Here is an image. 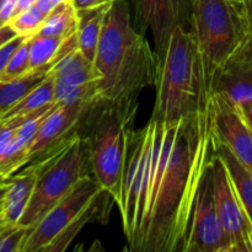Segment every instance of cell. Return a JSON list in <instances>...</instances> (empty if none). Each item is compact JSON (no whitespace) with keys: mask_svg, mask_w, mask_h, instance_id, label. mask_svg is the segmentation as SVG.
<instances>
[{"mask_svg":"<svg viewBox=\"0 0 252 252\" xmlns=\"http://www.w3.org/2000/svg\"><path fill=\"white\" fill-rule=\"evenodd\" d=\"M154 123L147 213L137 251L182 252L202 179L216 153L209 107L175 122Z\"/></svg>","mask_w":252,"mask_h":252,"instance_id":"6da1fadb","label":"cell"},{"mask_svg":"<svg viewBox=\"0 0 252 252\" xmlns=\"http://www.w3.org/2000/svg\"><path fill=\"white\" fill-rule=\"evenodd\" d=\"M94 66L98 100L138 98L157 83L160 59L149 39L132 24L126 0H115L106 11Z\"/></svg>","mask_w":252,"mask_h":252,"instance_id":"7a4b0ae2","label":"cell"},{"mask_svg":"<svg viewBox=\"0 0 252 252\" xmlns=\"http://www.w3.org/2000/svg\"><path fill=\"white\" fill-rule=\"evenodd\" d=\"M138 106V98H97L89 106L78 125V133L88 150L93 177L118 207L122 202L128 145Z\"/></svg>","mask_w":252,"mask_h":252,"instance_id":"3957f363","label":"cell"},{"mask_svg":"<svg viewBox=\"0 0 252 252\" xmlns=\"http://www.w3.org/2000/svg\"><path fill=\"white\" fill-rule=\"evenodd\" d=\"M154 86L157 96L150 118L157 122L171 123L208 110L211 95L203 64L187 27L171 32Z\"/></svg>","mask_w":252,"mask_h":252,"instance_id":"277c9868","label":"cell"},{"mask_svg":"<svg viewBox=\"0 0 252 252\" xmlns=\"http://www.w3.org/2000/svg\"><path fill=\"white\" fill-rule=\"evenodd\" d=\"M189 31L203 64L211 95L218 71L246 46V26L241 1L191 0Z\"/></svg>","mask_w":252,"mask_h":252,"instance_id":"5b68a950","label":"cell"},{"mask_svg":"<svg viewBox=\"0 0 252 252\" xmlns=\"http://www.w3.org/2000/svg\"><path fill=\"white\" fill-rule=\"evenodd\" d=\"M41 165L33 192L17 223V225L27 229L36 225L81 177L90 175L88 150L79 133L70 144L53 157L41 161Z\"/></svg>","mask_w":252,"mask_h":252,"instance_id":"8992f818","label":"cell"},{"mask_svg":"<svg viewBox=\"0 0 252 252\" xmlns=\"http://www.w3.org/2000/svg\"><path fill=\"white\" fill-rule=\"evenodd\" d=\"M154 125V121L150 118L145 127L138 132L133 130L128 145L122 202L118 208L127 243L133 251H137L139 246L140 234L147 213Z\"/></svg>","mask_w":252,"mask_h":252,"instance_id":"52a82bcc","label":"cell"},{"mask_svg":"<svg viewBox=\"0 0 252 252\" xmlns=\"http://www.w3.org/2000/svg\"><path fill=\"white\" fill-rule=\"evenodd\" d=\"M102 191L91 175L81 177L75 186L39 219L36 225L29 228L20 252L43 251Z\"/></svg>","mask_w":252,"mask_h":252,"instance_id":"ba28073f","label":"cell"},{"mask_svg":"<svg viewBox=\"0 0 252 252\" xmlns=\"http://www.w3.org/2000/svg\"><path fill=\"white\" fill-rule=\"evenodd\" d=\"M213 197L219 221L231 245V252H252V225L239 202L228 171L214 153L212 160Z\"/></svg>","mask_w":252,"mask_h":252,"instance_id":"9c48e42d","label":"cell"},{"mask_svg":"<svg viewBox=\"0 0 252 252\" xmlns=\"http://www.w3.org/2000/svg\"><path fill=\"white\" fill-rule=\"evenodd\" d=\"M182 252H231L213 197L212 162L202 179Z\"/></svg>","mask_w":252,"mask_h":252,"instance_id":"30bf717a","label":"cell"},{"mask_svg":"<svg viewBox=\"0 0 252 252\" xmlns=\"http://www.w3.org/2000/svg\"><path fill=\"white\" fill-rule=\"evenodd\" d=\"M134 5L135 29L144 36L150 33L161 61L171 32L179 26L189 29L191 0H134Z\"/></svg>","mask_w":252,"mask_h":252,"instance_id":"8fae6325","label":"cell"},{"mask_svg":"<svg viewBox=\"0 0 252 252\" xmlns=\"http://www.w3.org/2000/svg\"><path fill=\"white\" fill-rule=\"evenodd\" d=\"M212 133L217 144H223L252 172V133L238 108L220 94L209 100Z\"/></svg>","mask_w":252,"mask_h":252,"instance_id":"7c38bea8","label":"cell"},{"mask_svg":"<svg viewBox=\"0 0 252 252\" xmlns=\"http://www.w3.org/2000/svg\"><path fill=\"white\" fill-rule=\"evenodd\" d=\"M220 94L238 110L252 108V57L241 51L214 78L212 94Z\"/></svg>","mask_w":252,"mask_h":252,"instance_id":"4fadbf2b","label":"cell"},{"mask_svg":"<svg viewBox=\"0 0 252 252\" xmlns=\"http://www.w3.org/2000/svg\"><path fill=\"white\" fill-rule=\"evenodd\" d=\"M41 166V162L29 165L21 169L20 174H15L6 179L7 184L1 213L7 224L16 225L21 219L33 192Z\"/></svg>","mask_w":252,"mask_h":252,"instance_id":"5bb4252c","label":"cell"},{"mask_svg":"<svg viewBox=\"0 0 252 252\" xmlns=\"http://www.w3.org/2000/svg\"><path fill=\"white\" fill-rule=\"evenodd\" d=\"M216 154L223 161L239 202L252 225V172L236 159L225 145L216 143Z\"/></svg>","mask_w":252,"mask_h":252,"instance_id":"9a60e30c","label":"cell"},{"mask_svg":"<svg viewBox=\"0 0 252 252\" xmlns=\"http://www.w3.org/2000/svg\"><path fill=\"white\" fill-rule=\"evenodd\" d=\"M110 6L95 7L78 11V29H76V44L80 53L93 62L100 41L105 14Z\"/></svg>","mask_w":252,"mask_h":252,"instance_id":"2e32d148","label":"cell"},{"mask_svg":"<svg viewBox=\"0 0 252 252\" xmlns=\"http://www.w3.org/2000/svg\"><path fill=\"white\" fill-rule=\"evenodd\" d=\"M57 61H54L53 63L46 64L43 66H39V68L32 69L24 75L12 79V80L0 81V112L2 113L9 110L17 101L26 96L32 89L36 88L48 75Z\"/></svg>","mask_w":252,"mask_h":252,"instance_id":"e0dca14e","label":"cell"},{"mask_svg":"<svg viewBox=\"0 0 252 252\" xmlns=\"http://www.w3.org/2000/svg\"><path fill=\"white\" fill-rule=\"evenodd\" d=\"M49 73L54 78L71 84H86L98 80L94 63L85 58L78 48L61 57Z\"/></svg>","mask_w":252,"mask_h":252,"instance_id":"ac0fdd59","label":"cell"},{"mask_svg":"<svg viewBox=\"0 0 252 252\" xmlns=\"http://www.w3.org/2000/svg\"><path fill=\"white\" fill-rule=\"evenodd\" d=\"M53 84V75L48 73V75L36 88L32 89L26 96H24L20 101H17L9 110L2 112L1 116H0V121H6L9 118L16 117V116L29 115V113L36 112V111L56 102Z\"/></svg>","mask_w":252,"mask_h":252,"instance_id":"d6986e66","label":"cell"},{"mask_svg":"<svg viewBox=\"0 0 252 252\" xmlns=\"http://www.w3.org/2000/svg\"><path fill=\"white\" fill-rule=\"evenodd\" d=\"M78 29V11L71 1H64L56 5L47 14L38 33L56 36L66 39L76 33Z\"/></svg>","mask_w":252,"mask_h":252,"instance_id":"ffe728a7","label":"cell"},{"mask_svg":"<svg viewBox=\"0 0 252 252\" xmlns=\"http://www.w3.org/2000/svg\"><path fill=\"white\" fill-rule=\"evenodd\" d=\"M103 191L98 194L97 197L93 199L85 208L83 209L80 214L62 231L61 234L56 236L52 240V243L44 249V252H62L65 250L69 244L75 239V236L80 233L86 224L90 223L91 220L97 218L101 213H105V207L101 203V197H102Z\"/></svg>","mask_w":252,"mask_h":252,"instance_id":"44dd1931","label":"cell"},{"mask_svg":"<svg viewBox=\"0 0 252 252\" xmlns=\"http://www.w3.org/2000/svg\"><path fill=\"white\" fill-rule=\"evenodd\" d=\"M54 78V76H53ZM54 100L58 105L71 106L89 103L97 100V81L86 84H71L54 78Z\"/></svg>","mask_w":252,"mask_h":252,"instance_id":"7402d4cb","label":"cell"},{"mask_svg":"<svg viewBox=\"0 0 252 252\" xmlns=\"http://www.w3.org/2000/svg\"><path fill=\"white\" fill-rule=\"evenodd\" d=\"M46 16L47 15L43 14L36 5H32L27 10L15 15L7 25L11 27L12 31L17 36L27 38V37H32L38 33Z\"/></svg>","mask_w":252,"mask_h":252,"instance_id":"603a6c76","label":"cell"},{"mask_svg":"<svg viewBox=\"0 0 252 252\" xmlns=\"http://www.w3.org/2000/svg\"><path fill=\"white\" fill-rule=\"evenodd\" d=\"M30 71V37L25 38L10 57L4 71L0 75V81L12 80Z\"/></svg>","mask_w":252,"mask_h":252,"instance_id":"cb8c5ba5","label":"cell"},{"mask_svg":"<svg viewBox=\"0 0 252 252\" xmlns=\"http://www.w3.org/2000/svg\"><path fill=\"white\" fill-rule=\"evenodd\" d=\"M29 229L21 225H11L7 224L6 226L0 230V252H20L22 243Z\"/></svg>","mask_w":252,"mask_h":252,"instance_id":"d4e9b609","label":"cell"},{"mask_svg":"<svg viewBox=\"0 0 252 252\" xmlns=\"http://www.w3.org/2000/svg\"><path fill=\"white\" fill-rule=\"evenodd\" d=\"M241 5L246 26V46L243 52L252 57V0H243Z\"/></svg>","mask_w":252,"mask_h":252,"instance_id":"484cf974","label":"cell"},{"mask_svg":"<svg viewBox=\"0 0 252 252\" xmlns=\"http://www.w3.org/2000/svg\"><path fill=\"white\" fill-rule=\"evenodd\" d=\"M25 38H26V37L16 36V37H14L12 39H10L7 43H5L4 46L0 47V75H1V73L4 71L7 62H9L10 57L12 56V53L15 52V49H16L17 47L21 44V42L24 41Z\"/></svg>","mask_w":252,"mask_h":252,"instance_id":"4316f807","label":"cell"},{"mask_svg":"<svg viewBox=\"0 0 252 252\" xmlns=\"http://www.w3.org/2000/svg\"><path fill=\"white\" fill-rule=\"evenodd\" d=\"M15 16V0H4L0 6V29L6 26Z\"/></svg>","mask_w":252,"mask_h":252,"instance_id":"83f0119b","label":"cell"},{"mask_svg":"<svg viewBox=\"0 0 252 252\" xmlns=\"http://www.w3.org/2000/svg\"><path fill=\"white\" fill-rule=\"evenodd\" d=\"M115 0H71L76 10L95 9L101 6H110Z\"/></svg>","mask_w":252,"mask_h":252,"instance_id":"f1b7e54d","label":"cell"},{"mask_svg":"<svg viewBox=\"0 0 252 252\" xmlns=\"http://www.w3.org/2000/svg\"><path fill=\"white\" fill-rule=\"evenodd\" d=\"M16 36L17 34L12 31V29L9 26V25L1 27V29H0V47L4 46V44L7 43L10 39H12Z\"/></svg>","mask_w":252,"mask_h":252,"instance_id":"f546056e","label":"cell"},{"mask_svg":"<svg viewBox=\"0 0 252 252\" xmlns=\"http://www.w3.org/2000/svg\"><path fill=\"white\" fill-rule=\"evenodd\" d=\"M36 1L37 0H15V15L31 7L32 5L36 4Z\"/></svg>","mask_w":252,"mask_h":252,"instance_id":"4dcf8cb0","label":"cell"},{"mask_svg":"<svg viewBox=\"0 0 252 252\" xmlns=\"http://www.w3.org/2000/svg\"><path fill=\"white\" fill-rule=\"evenodd\" d=\"M239 112L241 113L244 121H245L246 125H248V127L250 128L252 133V108H248V110H239Z\"/></svg>","mask_w":252,"mask_h":252,"instance_id":"1f68e13d","label":"cell"},{"mask_svg":"<svg viewBox=\"0 0 252 252\" xmlns=\"http://www.w3.org/2000/svg\"><path fill=\"white\" fill-rule=\"evenodd\" d=\"M6 180L4 182H0V213L2 212V204H4V194L6 189Z\"/></svg>","mask_w":252,"mask_h":252,"instance_id":"d6a6232c","label":"cell"},{"mask_svg":"<svg viewBox=\"0 0 252 252\" xmlns=\"http://www.w3.org/2000/svg\"><path fill=\"white\" fill-rule=\"evenodd\" d=\"M49 1L52 2V5H53V6H56V5L61 4V2H64V1H71V0H49Z\"/></svg>","mask_w":252,"mask_h":252,"instance_id":"836d02e7","label":"cell"},{"mask_svg":"<svg viewBox=\"0 0 252 252\" xmlns=\"http://www.w3.org/2000/svg\"><path fill=\"white\" fill-rule=\"evenodd\" d=\"M2 1H4V0H0V6H1V4H2Z\"/></svg>","mask_w":252,"mask_h":252,"instance_id":"e575fe53","label":"cell"},{"mask_svg":"<svg viewBox=\"0 0 252 252\" xmlns=\"http://www.w3.org/2000/svg\"><path fill=\"white\" fill-rule=\"evenodd\" d=\"M1 181H5V180H2V179H0V182H1Z\"/></svg>","mask_w":252,"mask_h":252,"instance_id":"d590c367","label":"cell"},{"mask_svg":"<svg viewBox=\"0 0 252 252\" xmlns=\"http://www.w3.org/2000/svg\"><path fill=\"white\" fill-rule=\"evenodd\" d=\"M235 1H243V0H235Z\"/></svg>","mask_w":252,"mask_h":252,"instance_id":"8d00e7d4","label":"cell"},{"mask_svg":"<svg viewBox=\"0 0 252 252\" xmlns=\"http://www.w3.org/2000/svg\"><path fill=\"white\" fill-rule=\"evenodd\" d=\"M0 116H1V112H0Z\"/></svg>","mask_w":252,"mask_h":252,"instance_id":"74e56055","label":"cell"},{"mask_svg":"<svg viewBox=\"0 0 252 252\" xmlns=\"http://www.w3.org/2000/svg\"><path fill=\"white\" fill-rule=\"evenodd\" d=\"M1 182H4V181H1Z\"/></svg>","mask_w":252,"mask_h":252,"instance_id":"f35d334b","label":"cell"}]
</instances>
